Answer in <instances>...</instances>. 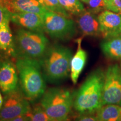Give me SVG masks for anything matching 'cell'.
<instances>
[{
	"label": "cell",
	"instance_id": "obj_1",
	"mask_svg": "<svg viewBox=\"0 0 121 121\" xmlns=\"http://www.w3.org/2000/svg\"><path fill=\"white\" fill-rule=\"evenodd\" d=\"M105 72L97 69L89 74L74 95L73 107L81 113H96L102 107Z\"/></svg>",
	"mask_w": 121,
	"mask_h": 121
},
{
	"label": "cell",
	"instance_id": "obj_2",
	"mask_svg": "<svg viewBox=\"0 0 121 121\" xmlns=\"http://www.w3.org/2000/svg\"><path fill=\"white\" fill-rule=\"evenodd\" d=\"M16 58L19 86L25 97L29 101L42 98L46 90V84L40 62L23 57Z\"/></svg>",
	"mask_w": 121,
	"mask_h": 121
},
{
	"label": "cell",
	"instance_id": "obj_3",
	"mask_svg": "<svg viewBox=\"0 0 121 121\" xmlns=\"http://www.w3.org/2000/svg\"><path fill=\"white\" fill-rule=\"evenodd\" d=\"M71 50L64 45H49L40 61L45 81L57 82L65 79L70 72Z\"/></svg>",
	"mask_w": 121,
	"mask_h": 121
},
{
	"label": "cell",
	"instance_id": "obj_4",
	"mask_svg": "<svg viewBox=\"0 0 121 121\" xmlns=\"http://www.w3.org/2000/svg\"><path fill=\"white\" fill-rule=\"evenodd\" d=\"M16 57H23L40 62L49 47V42L43 32L21 28L14 36Z\"/></svg>",
	"mask_w": 121,
	"mask_h": 121
},
{
	"label": "cell",
	"instance_id": "obj_5",
	"mask_svg": "<svg viewBox=\"0 0 121 121\" xmlns=\"http://www.w3.org/2000/svg\"><path fill=\"white\" fill-rule=\"evenodd\" d=\"M74 94L63 87H52L45 90L40 105L50 118L56 121H68L73 105Z\"/></svg>",
	"mask_w": 121,
	"mask_h": 121
},
{
	"label": "cell",
	"instance_id": "obj_6",
	"mask_svg": "<svg viewBox=\"0 0 121 121\" xmlns=\"http://www.w3.org/2000/svg\"><path fill=\"white\" fill-rule=\"evenodd\" d=\"M44 32L54 39L66 41L77 33L75 22L69 17L47 10L42 15Z\"/></svg>",
	"mask_w": 121,
	"mask_h": 121
},
{
	"label": "cell",
	"instance_id": "obj_7",
	"mask_svg": "<svg viewBox=\"0 0 121 121\" xmlns=\"http://www.w3.org/2000/svg\"><path fill=\"white\" fill-rule=\"evenodd\" d=\"M29 102L20 87L5 94L0 109V121L13 119L28 114L31 110Z\"/></svg>",
	"mask_w": 121,
	"mask_h": 121
},
{
	"label": "cell",
	"instance_id": "obj_8",
	"mask_svg": "<svg viewBox=\"0 0 121 121\" xmlns=\"http://www.w3.org/2000/svg\"><path fill=\"white\" fill-rule=\"evenodd\" d=\"M108 104L121 105V68L117 64L109 66L105 72L102 105Z\"/></svg>",
	"mask_w": 121,
	"mask_h": 121
},
{
	"label": "cell",
	"instance_id": "obj_9",
	"mask_svg": "<svg viewBox=\"0 0 121 121\" xmlns=\"http://www.w3.org/2000/svg\"><path fill=\"white\" fill-rule=\"evenodd\" d=\"M102 37L105 39L121 35V15L106 10L98 16Z\"/></svg>",
	"mask_w": 121,
	"mask_h": 121
},
{
	"label": "cell",
	"instance_id": "obj_10",
	"mask_svg": "<svg viewBox=\"0 0 121 121\" xmlns=\"http://www.w3.org/2000/svg\"><path fill=\"white\" fill-rule=\"evenodd\" d=\"M19 75L16 65L7 60H0V90L7 94L19 86Z\"/></svg>",
	"mask_w": 121,
	"mask_h": 121
},
{
	"label": "cell",
	"instance_id": "obj_11",
	"mask_svg": "<svg viewBox=\"0 0 121 121\" xmlns=\"http://www.w3.org/2000/svg\"><path fill=\"white\" fill-rule=\"evenodd\" d=\"M10 21L25 29L44 32L42 15L22 12L11 13Z\"/></svg>",
	"mask_w": 121,
	"mask_h": 121
},
{
	"label": "cell",
	"instance_id": "obj_12",
	"mask_svg": "<svg viewBox=\"0 0 121 121\" xmlns=\"http://www.w3.org/2000/svg\"><path fill=\"white\" fill-rule=\"evenodd\" d=\"M78 28L84 36L102 35L98 16L89 10H85L77 19Z\"/></svg>",
	"mask_w": 121,
	"mask_h": 121
},
{
	"label": "cell",
	"instance_id": "obj_13",
	"mask_svg": "<svg viewBox=\"0 0 121 121\" xmlns=\"http://www.w3.org/2000/svg\"><path fill=\"white\" fill-rule=\"evenodd\" d=\"M5 6L11 13L22 12L42 15L47 11L39 0H6Z\"/></svg>",
	"mask_w": 121,
	"mask_h": 121
},
{
	"label": "cell",
	"instance_id": "obj_14",
	"mask_svg": "<svg viewBox=\"0 0 121 121\" xmlns=\"http://www.w3.org/2000/svg\"><path fill=\"white\" fill-rule=\"evenodd\" d=\"M82 39V38H80L76 40L78 48L71 61L70 77L73 84L78 82L80 74L85 66L87 58V52L81 47Z\"/></svg>",
	"mask_w": 121,
	"mask_h": 121
},
{
	"label": "cell",
	"instance_id": "obj_15",
	"mask_svg": "<svg viewBox=\"0 0 121 121\" xmlns=\"http://www.w3.org/2000/svg\"><path fill=\"white\" fill-rule=\"evenodd\" d=\"M0 50L16 57L14 37L10 28L9 22L0 26Z\"/></svg>",
	"mask_w": 121,
	"mask_h": 121
},
{
	"label": "cell",
	"instance_id": "obj_16",
	"mask_svg": "<svg viewBox=\"0 0 121 121\" xmlns=\"http://www.w3.org/2000/svg\"><path fill=\"white\" fill-rule=\"evenodd\" d=\"M103 53L106 57L114 60H121V37L105 39L100 44Z\"/></svg>",
	"mask_w": 121,
	"mask_h": 121
},
{
	"label": "cell",
	"instance_id": "obj_17",
	"mask_svg": "<svg viewBox=\"0 0 121 121\" xmlns=\"http://www.w3.org/2000/svg\"><path fill=\"white\" fill-rule=\"evenodd\" d=\"M96 113L98 121H121V105H103Z\"/></svg>",
	"mask_w": 121,
	"mask_h": 121
},
{
	"label": "cell",
	"instance_id": "obj_18",
	"mask_svg": "<svg viewBox=\"0 0 121 121\" xmlns=\"http://www.w3.org/2000/svg\"><path fill=\"white\" fill-rule=\"evenodd\" d=\"M61 6L69 13L78 16L84 11V5L79 0H58Z\"/></svg>",
	"mask_w": 121,
	"mask_h": 121
},
{
	"label": "cell",
	"instance_id": "obj_19",
	"mask_svg": "<svg viewBox=\"0 0 121 121\" xmlns=\"http://www.w3.org/2000/svg\"><path fill=\"white\" fill-rule=\"evenodd\" d=\"M29 118V121H56L48 116L40 104L35 105L31 109Z\"/></svg>",
	"mask_w": 121,
	"mask_h": 121
},
{
	"label": "cell",
	"instance_id": "obj_20",
	"mask_svg": "<svg viewBox=\"0 0 121 121\" xmlns=\"http://www.w3.org/2000/svg\"><path fill=\"white\" fill-rule=\"evenodd\" d=\"M42 5L48 11L60 13L70 17L69 13L61 6L58 0H39Z\"/></svg>",
	"mask_w": 121,
	"mask_h": 121
},
{
	"label": "cell",
	"instance_id": "obj_21",
	"mask_svg": "<svg viewBox=\"0 0 121 121\" xmlns=\"http://www.w3.org/2000/svg\"><path fill=\"white\" fill-rule=\"evenodd\" d=\"M86 4L89 11L94 14L96 15L107 10L105 0H88Z\"/></svg>",
	"mask_w": 121,
	"mask_h": 121
},
{
	"label": "cell",
	"instance_id": "obj_22",
	"mask_svg": "<svg viewBox=\"0 0 121 121\" xmlns=\"http://www.w3.org/2000/svg\"><path fill=\"white\" fill-rule=\"evenodd\" d=\"M107 10L121 15V0H105Z\"/></svg>",
	"mask_w": 121,
	"mask_h": 121
},
{
	"label": "cell",
	"instance_id": "obj_23",
	"mask_svg": "<svg viewBox=\"0 0 121 121\" xmlns=\"http://www.w3.org/2000/svg\"><path fill=\"white\" fill-rule=\"evenodd\" d=\"M11 13L4 5L0 4V26L3 24L10 22Z\"/></svg>",
	"mask_w": 121,
	"mask_h": 121
},
{
	"label": "cell",
	"instance_id": "obj_24",
	"mask_svg": "<svg viewBox=\"0 0 121 121\" xmlns=\"http://www.w3.org/2000/svg\"><path fill=\"white\" fill-rule=\"evenodd\" d=\"M75 121H98V120L96 114H94L93 113H85L81 114Z\"/></svg>",
	"mask_w": 121,
	"mask_h": 121
},
{
	"label": "cell",
	"instance_id": "obj_25",
	"mask_svg": "<svg viewBox=\"0 0 121 121\" xmlns=\"http://www.w3.org/2000/svg\"><path fill=\"white\" fill-rule=\"evenodd\" d=\"M29 120H30L29 113L26 114L22 115V116L14 118L7 119V120L0 121H29Z\"/></svg>",
	"mask_w": 121,
	"mask_h": 121
},
{
	"label": "cell",
	"instance_id": "obj_26",
	"mask_svg": "<svg viewBox=\"0 0 121 121\" xmlns=\"http://www.w3.org/2000/svg\"><path fill=\"white\" fill-rule=\"evenodd\" d=\"M3 102H4V98L2 97V94H1V91L0 90V109H1V107H2Z\"/></svg>",
	"mask_w": 121,
	"mask_h": 121
},
{
	"label": "cell",
	"instance_id": "obj_27",
	"mask_svg": "<svg viewBox=\"0 0 121 121\" xmlns=\"http://www.w3.org/2000/svg\"><path fill=\"white\" fill-rule=\"evenodd\" d=\"M81 1H84V2H85L86 4L87 3V1H88V0H81Z\"/></svg>",
	"mask_w": 121,
	"mask_h": 121
},
{
	"label": "cell",
	"instance_id": "obj_28",
	"mask_svg": "<svg viewBox=\"0 0 121 121\" xmlns=\"http://www.w3.org/2000/svg\"><path fill=\"white\" fill-rule=\"evenodd\" d=\"M120 36H121V35H120Z\"/></svg>",
	"mask_w": 121,
	"mask_h": 121
}]
</instances>
